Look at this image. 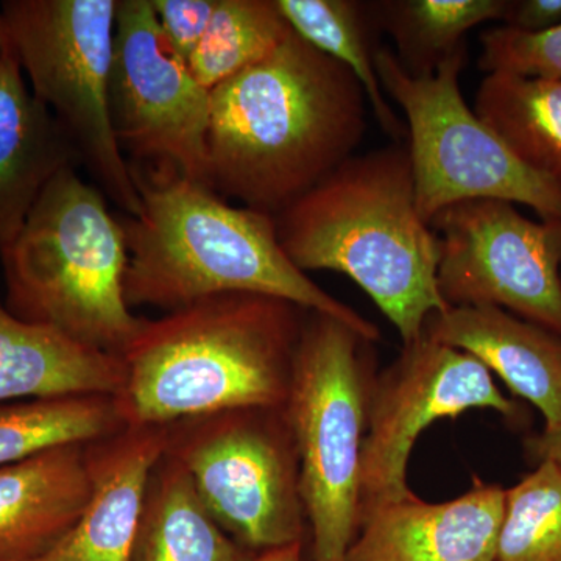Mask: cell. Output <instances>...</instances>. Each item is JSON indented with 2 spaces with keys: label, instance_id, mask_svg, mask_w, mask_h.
I'll return each mask as SVG.
<instances>
[{
  "label": "cell",
  "instance_id": "1",
  "mask_svg": "<svg viewBox=\"0 0 561 561\" xmlns=\"http://www.w3.org/2000/svg\"><path fill=\"white\" fill-rule=\"evenodd\" d=\"M367 94L353 72L291 32L210 91V190L278 216L354 157Z\"/></svg>",
  "mask_w": 561,
  "mask_h": 561
},
{
  "label": "cell",
  "instance_id": "2",
  "mask_svg": "<svg viewBox=\"0 0 561 561\" xmlns=\"http://www.w3.org/2000/svg\"><path fill=\"white\" fill-rule=\"evenodd\" d=\"M308 309L260 294H220L144 319L121 354L114 398L127 427H165L242 408H284Z\"/></svg>",
  "mask_w": 561,
  "mask_h": 561
},
{
  "label": "cell",
  "instance_id": "3",
  "mask_svg": "<svg viewBox=\"0 0 561 561\" xmlns=\"http://www.w3.org/2000/svg\"><path fill=\"white\" fill-rule=\"evenodd\" d=\"M142 210L122 217L125 300L164 312L220 294H260L327 313L376 343L381 331L321 289L284 253L275 217L238 208L175 173L131 171Z\"/></svg>",
  "mask_w": 561,
  "mask_h": 561
},
{
  "label": "cell",
  "instance_id": "4",
  "mask_svg": "<svg viewBox=\"0 0 561 561\" xmlns=\"http://www.w3.org/2000/svg\"><path fill=\"white\" fill-rule=\"evenodd\" d=\"M275 225L301 272L348 276L397 328L402 346L449 309L438 290L437 238L416 206L408 146L354 154L280 210Z\"/></svg>",
  "mask_w": 561,
  "mask_h": 561
},
{
  "label": "cell",
  "instance_id": "5",
  "mask_svg": "<svg viewBox=\"0 0 561 561\" xmlns=\"http://www.w3.org/2000/svg\"><path fill=\"white\" fill-rule=\"evenodd\" d=\"M127 234L106 195L68 168L0 250L11 316L121 356L142 327L125 300Z\"/></svg>",
  "mask_w": 561,
  "mask_h": 561
},
{
  "label": "cell",
  "instance_id": "6",
  "mask_svg": "<svg viewBox=\"0 0 561 561\" xmlns=\"http://www.w3.org/2000/svg\"><path fill=\"white\" fill-rule=\"evenodd\" d=\"M371 346L334 317L306 316L284 412L300 461L309 561H345L359 530L362 448L375 379Z\"/></svg>",
  "mask_w": 561,
  "mask_h": 561
},
{
  "label": "cell",
  "instance_id": "7",
  "mask_svg": "<svg viewBox=\"0 0 561 561\" xmlns=\"http://www.w3.org/2000/svg\"><path fill=\"white\" fill-rule=\"evenodd\" d=\"M467 46L435 73L405 72L390 47L379 46L375 65L382 90L404 111L416 206L426 224L467 201L529 206L541 220L561 221V183L531 171L465 102L460 76Z\"/></svg>",
  "mask_w": 561,
  "mask_h": 561
},
{
  "label": "cell",
  "instance_id": "8",
  "mask_svg": "<svg viewBox=\"0 0 561 561\" xmlns=\"http://www.w3.org/2000/svg\"><path fill=\"white\" fill-rule=\"evenodd\" d=\"M117 0H3L0 14L33 94L57 117L99 190L125 216L142 202L110 113Z\"/></svg>",
  "mask_w": 561,
  "mask_h": 561
},
{
  "label": "cell",
  "instance_id": "9",
  "mask_svg": "<svg viewBox=\"0 0 561 561\" xmlns=\"http://www.w3.org/2000/svg\"><path fill=\"white\" fill-rule=\"evenodd\" d=\"M164 431L165 454L232 540L257 556L305 542L300 461L284 408L232 409Z\"/></svg>",
  "mask_w": 561,
  "mask_h": 561
},
{
  "label": "cell",
  "instance_id": "10",
  "mask_svg": "<svg viewBox=\"0 0 561 561\" xmlns=\"http://www.w3.org/2000/svg\"><path fill=\"white\" fill-rule=\"evenodd\" d=\"M110 113L131 171L210 190V91L162 35L151 0H117Z\"/></svg>",
  "mask_w": 561,
  "mask_h": 561
},
{
  "label": "cell",
  "instance_id": "11",
  "mask_svg": "<svg viewBox=\"0 0 561 561\" xmlns=\"http://www.w3.org/2000/svg\"><path fill=\"white\" fill-rule=\"evenodd\" d=\"M437 284L449 308L494 306L561 337V221L513 203L467 201L431 220Z\"/></svg>",
  "mask_w": 561,
  "mask_h": 561
},
{
  "label": "cell",
  "instance_id": "12",
  "mask_svg": "<svg viewBox=\"0 0 561 561\" xmlns=\"http://www.w3.org/2000/svg\"><path fill=\"white\" fill-rule=\"evenodd\" d=\"M486 409L511 421L518 402L505 397L481 360L423 334L402 346L390 367L375 376L362 448L359 523L381 505L413 493L408 467L413 446L432 423Z\"/></svg>",
  "mask_w": 561,
  "mask_h": 561
},
{
  "label": "cell",
  "instance_id": "13",
  "mask_svg": "<svg viewBox=\"0 0 561 561\" xmlns=\"http://www.w3.org/2000/svg\"><path fill=\"white\" fill-rule=\"evenodd\" d=\"M505 490L474 476L456 500L415 493L360 519L345 561H497Z\"/></svg>",
  "mask_w": 561,
  "mask_h": 561
},
{
  "label": "cell",
  "instance_id": "14",
  "mask_svg": "<svg viewBox=\"0 0 561 561\" xmlns=\"http://www.w3.org/2000/svg\"><path fill=\"white\" fill-rule=\"evenodd\" d=\"M92 493L60 545L35 561H131L151 470L165 451L164 427H127L88 443Z\"/></svg>",
  "mask_w": 561,
  "mask_h": 561
},
{
  "label": "cell",
  "instance_id": "15",
  "mask_svg": "<svg viewBox=\"0 0 561 561\" xmlns=\"http://www.w3.org/2000/svg\"><path fill=\"white\" fill-rule=\"evenodd\" d=\"M83 168L54 113L33 94L11 41L0 46V250L20 234L51 180Z\"/></svg>",
  "mask_w": 561,
  "mask_h": 561
},
{
  "label": "cell",
  "instance_id": "16",
  "mask_svg": "<svg viewBox=\"0 0 561 561\" xmlns=\"http://www.w3.org/2000/svg\"><path fill=\"white\" fill-rule=\"evenodd\" d=\"M88 443L0 467V561H35L73 529L92 493Z\"/></svg>",
  "mask_w": 561,
  "mask_h": 561
},
{
  "label": "cell",
  "instance_id": "17",
  "mask_svg": "<svg viewBox=\"0 0 561 561\" xmlns=\"http://www.w3.org/2000/svg\"><path fill=\"white\" fill-rule=\"evenodd\" d=\"M424 334L465 351L541 412L545 430L561 423V337L494 306L434 313Z\"/></svg>",
  "mask_w": 561,
  "mask_h": 561
},
{
  "label": "cell",
  "instance_id": "18",
  "mask_svg": "<svg viewBox=\"0 0 561 561\" xmlns=\"http://www.w3.org/2000/svg\"><path fill=\"white\" fill-rule=\"evenodd\" d=\"M122 382L119 356L25 323L0 298V404L69 394L116 397Z\"/></svg>",
  "mask_w": 561,
  "mask_h": 561
},
{
  "label": "cell",
  "instance_id": "19",
  "mask_svg": "<svg viewBox=\"0 0 561 561\" xmlns=\"http://www.w3.org/2000/svg\"><path fill=\"white\" fill-rule=\"evenodd\" d=\"M232 540L179 460L162 454L147 483L131 561H256Z\"/></svg>",
  "mask_w": 561,
  "mask_h": 561
},
{
  "label": "cell",
  "instance_id": "20",
  "mask_svg": "<svg viewBox=\"0 0 561 561\" xmlns=\"http://www.w3.org/2000/svg\"><path fill=\"white\" fill-rule=\"evenodd\" d=\"M474 111L531 171L561 183V80L486 73Z\"/></svg>",
  "mask_w": 561,
  "mask_h": 561
},
{
  "label": "cell",
  "instance_id": "21",
  "mask_svg": "<svg viewBox=\"0 0 561 561\" xmlns=\"http://www.w3.org/2000/svg\"><path fill=\"white\" fill-rule=\"evenodd\" d=\"M507 5L508 0H376L368 10L378 32L393 41L402 69L426 77L467 46L471 28L502 21Z\"/></svg>",
  "mask_w": 561,
  "mask_h": 561
},
{
  "label": "cell",
  "instance_id": "22",
  "mask_svg": "<svg viewBox=\"0 0 561 561\" xmlns=\"http://www.w3.org/2000/svg\"><path fill=\"white\" fill-rule=\"evenodd\" d=\"M275 3L291 31L356 76L383 133L398 144L408 139V127L387 102L376 72L375 57L379 46L373 43V35L378 28L368 2L275 0Z\"/></svg>",
  "mask_w": 561,
  "mask_h": 561
},
{
  "label": "cell",
  "instance_id": "23",
  "mask_svg": "<svg viewBox=\"0 0 561 561\" xmlns=\"http://www.w3.org/2000/svg\"><path fill=\"white\" fill-rule=\"evenodd\" d=\"M110 394H69L0 404V467L68 443H91L124 430Z\"/></svg>",
  "mask_w": 561,
  "mask_h": 561
},
{
  "label": "cell",
  "instance_id": "24",
  "mask_svg": "<svg viewBox=\"0 0 561 561\" xmlns=\"http://www.w3.org/2000/svg\"><path fill=\"white\" fill-rule=\"evenodd\" d=\"M291 32L275 0H217L187 65L198 83L213 91L267 58Z\"/></svg>",
  "mask_w": 561,
  "mask_h": 561
},
{
  "label": "cell",
  "instance_id": "25",
  "mask_svg": "<svg viewBox=\"0 0 561 561\" xmlns=\"http://www.w3.org/2000/svg\"><path fill=\"white\" fill-rule=\"evenodd\" d=\"M497 561H561V468L552 461L505 490Z\"/></svg>",
  "mask_w": 561,
  "mask_h": 561
},
{
  "label": "cell",
  "instance_id": "26",
  "mask_svg": "<svg viewBox=\"0 0 561 561\" xmlns=\"http://www.w3.org/2000/svg\"><path fill=\"white\" fill-rule=\"evenodd\" d=\"M479 39V66L486 73L561 80V24L541 33H524L502 25L483 31Z\"/></svg>",
  "mask_w": 561,
  "mask_h": 561
},
{
  "label": "cell",
  "instance_id": "27",
  "mask_svg": "<svg viewBox=\"0 0 561 561\" xmlns=\"http://www.w3.org/2000/svg\"><path fill=\"white\" fill-rule=\"evenodd\" d=\"M217 0H151L158 24L173 50L190 61L208 28Z\"/></svg>",
  "mask_w": 561,
  "mask_h": 561
},
{
  "label": "cell",
  "instance_id": "28",
  "mask_svg": "<svg viewBox=\"0 0 561 561\" xmlns=\"http://www.w3.org/2000/svg\"><path fill=\"white\" fill-rule=\"evenodd\" d=\"M502 22L524 33L551 31L561 24V0H508Z\"/></svg>",
  "mask_w": 561,
  "mask_h": 561
},
{
  "label": "cell",
  "instance_id": "29",
  "mask_svg": "<svg viewBox=\"0 0 561 561\" xmlns=\"http://www.w3.org/2000/svg\"><path fill=\"white\" fill-rule=\"evenodd\" d=\"M527 445L535 459L552 461L561 468V423L556 430L542 431L537 437H531Z\"/></svg>",
  "mask_w": 561,
  "mask_h": 561
},
{
  "label": "cell",
  "instance_id": "30",
  "mask_svg": "<svg viewBox=\"0 0 561 561\" xmlns=\"http://www.w3.org/2000/svg\"><path fill=\"white\" fill-rule=\"evenodd\" d=\"M256 561H306L305 542L287 546V548L273 549V551L262 552Z\"/></svg>",
  "mask_w": 561,
  "mask_h": 561
},
{
  "label": "cell",
  "instance_id": "31",
  "mask_svg": "<svg viewBox=\"0 0 561 561\" xmlns=\"http://www.w3.org/2000/svg\"><path fill=\"white\" fill-rule=\"evenodd\" d=\"M9 33H7L5 22H3L2 14H0V46L9 41Z\"/></svg>",
  "mask_w": 561,
  "mask_h": 561
}]
</instances>
